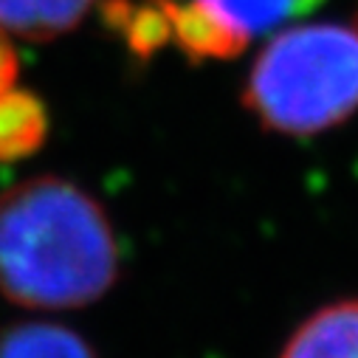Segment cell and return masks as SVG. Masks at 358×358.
<instances>
[{"mask_svg":"<svg viewBox=\"0 0 358 358\" xmlns=\"http://www.w3.org/2000/svg\"><path fill=\"white\" fill-rule=\"evenodd\" d=\"M245 110L271 133L316 136L358 110V29L302 23L274 31L243 85Z\"/></svg>","mask_w":358,"mask_h":358,"instance_id":"2","label":"cell"},{"mask_svg":"<svg viewBox=\"0 0 358 358\" xmlns=\"http://www.w3.org/2000/svg\"><path fill=\"white\" fill-rule=\"evenodd\" d=\"M119 23L127 34V43L138 54H152L161 45L172 40L169 34V12H166V0H147V3L119 9Z\"/></svg>","mask_w":358,"mask_h":358,"instance_id":"8","label":"cell"},{"mask_svg":"<svg viewBox=\"0 0 358 358\" xmlns=\"http://www.w3.org/2000/svg\"><path fill=\"white\" fill-rule=\"evenodd\" d=\"M0 358H99L82 333L68 324L29 319L0 327Z\"/></svg>","mask_w":358,"mask_h":358,"instance_id":"7","label":"cell"},{"mask_svg":"<svg viewBox=\"0 0 358 358\" xmlns=\"http://www.w3.org/2000/svg\"><path fill=\"white\" fill-rule=\"evenodd\" d=\"M48 138V110L31 91L9 85L0 91V164H17L40 152Z\"/></svg>","mask_w":358,"mask_h":358,"instance_id":"6","label":"cell"},{"mask_svg":"<svg viewBox=\"0 0 358 358\" xmlns=\"http://www.w3.org/2000/svg\"><path fill=\"white\" fill-rule=\"evenodd\" d=\"M96 0H0V34L20 40H54L73 31Z\"/></svg>","mask_w":358,"mask_h":358,"instance_id":"5","label":"cell"},{"mask_svg":"<svg viewBox=\"0 0 358 358\" xmlns=\"http://www.w3.org/2000/svg\"><path fill=\"white\" fill-rule=\"evenodd\" d=\"M280 358H358V299L313 310L288 336Z\"/></svg>","mask_w":358,"mask_h":358,"instance_id":"3","label":"cell"},{"mask_svg":"<svg viewBox=\"0 0 358 358\" xmlns=\"http://www.w3.org/2000/svg\"><path fill=\"white\" fill-rule=\"evenodd\" d=\"M122 248L105 206L62 175L0 192V296L29 310H76L110 294Z\"/></svg>","mask_w":358,"mask_h":358,"instance_id":"1","label":"cell"},{"mask_svg":"<svg viewBox=\"0 0 358 358\" xmlns=\"http://www.w3.org/2000/svg\"><path fill=\"white\" fill-rule=\"evenodd\" d=\"M212 15L231 40L245 48L254 37L274 34L296 17L310 15L324 0H192Z\"/></svg>","mask_w":358,"mask_h":358,"instance_id":"4","label":"cell"}]
</instances>
